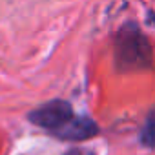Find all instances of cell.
<instances>
[{
  "label": "cell",
  "instance_id": "cell-1",
  "mask_svg": "<svg viewBox=\"0 0 155 155\" xmlns=\"http://www.w3.org/2000/svg\"><path fill=\"white\" fill-rule=\"evenodd\" d=\"M28 119L35 126L64 140H86L99 133V126L90 117L77 115L66 101H51L29 111Z\"/></svg>",
  "mask_w": 155,
  "mask_h": 155
},
{
  "label": "cell",
  "instance_id": "cell-3",
  "mask_svg": "<svg viewBox=\"0 0 155 155\" xmlns=\"http://www.w3.org/2000/svg\"><path fill=\"white\" fill-rule=\"evenodd\" d=\"M151 137H153V119H151V115H150V117L146 119V122H144V130H142L140 140H142L148 148H151V144H153Z\"/></svg>",
  "mask_w": 155,
  "mask_h": 155
},
{
  "label": "cell",
  "instance_id": "cell-4",
  "mask_svg": "<svg viewBox=\"0 0 155 155\" xmlns=\"http://www.w3.org/2000/svg\"><path fill=\"white\" fill-rule=\"evenodd\" d=\"M66 155H95V153L90 151V150H71V151H68Z\"/></svg>",
  "mask_w": 155,
  "mask_h": 155
},
{
  "label": "cell",
  "instance_id": "cell-2",
  "mask_svg": "<svg viewBox=\"0 0 155 155\" xmlns=\"http://www.w3.org/2000/svg\"><path fill=\"white\" fill-rule=\"evenodd\" d=\"M115 60L122 71L148 69L151 64V48L148 38L135 24L120 28L115 40Z\"/></svg>",
  "mask_w": 155,
  "mask_h": 155
}]
</instances>
